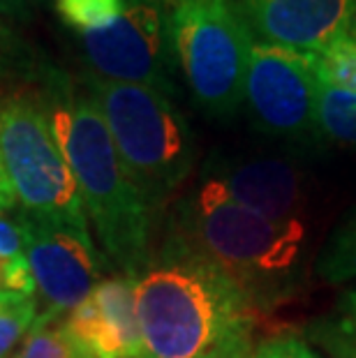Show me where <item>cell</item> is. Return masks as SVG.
<instances>
[{
    "label": "cell",
    "instance_id": "ba28073f",
    "mask_svg": "<svg viewBox=\"0 0 356 358\" xmlns=\"http://www.w3.org/2000/svg\"><path fill=\"white\" fill-rule=\"evenodd\" d=\"M317 97L320 79L308 53L255 42L243 106L262 134L290 143L317 136Z\"/></svg>",
    "mask_w": 356,
    "mask_h": 358
},
{
    "label": "cell",
    "instance_id": "277c9868",
    "mask_svg": "<svg viewBox=\"0 0 356 358\" xmlns=\"http://www.w3.org/2000/svg\"><path fill=\"white\" fill-rule=\"evenodd\" d=\"M81 83L102 111L127 176L148 210L160 213L194 166L197 143L185 113L171 95L139 83L90 72Z\"/></svg>",
    "mask_w": 356,
    "mask_h": 358
},
{
    "label": "cell",
    "instance_id": "5b68a950",
    "mask_svg": "<svg viewBox=\"0 0 356 358\" xmlns=\"http://www.w3.org/2000/svg\"><path fill=\"white\" fill-rule=\"evenodd\" d=\"M176 67L194 104L232 120L243 106L255 37L236 0H169Z\"/></svg>",
    "mask_w": 356,
    "mask_h": 358
},
{
    "label": "cell",
    "instance_id": "603a6c76",
    "mask_svg": "<svg viewBox=\"0 0 356 358\" xmlns=\"http://www.w3.org/2000/svg\"><path fill=\"white\" fill-rule=\"evenodd\" d=\"M44 0H0V10L12 17H26V14L35 12Z\"/></svg>",
    "mask_w": 356,
    "mask_h": 358
},
{
    "label": "cell",
    "instance_id": "3957f363",
    "mask_svg": "<svg viewBox=\"0 0 356 358\" xmlns=\"http://www.w3.org/2000/svg\"><path fill=\"white\" fill-rule=\"evenodd\" d=\"M169 231L215 262L262 310L290 292L308 238L303 220H271L206 176L176 206Z\"/></svg>",
    "mask_w": 356,
    "mask_h": 358
},
{
    "label": "cell",
    "instance_id": "44dd1931",
    "mask_svg": "<svg viewBox=\"0 0 356 358\" xmlns=\"http://www.w3.org/2000/svg\"><path fill=\"white\" fill-rule=\"evenodd\" d=\"M250 358H322L308 345L306 340H301L299 335L292 333H280L273 338L259 342Z\"/></svg>",
    "mask_w": 356,
    "mask_h": 358
},
{
    "label": "cell",
    "instance_id": "52a82bcc",
    "mask_svg": "<svg viewBox=\"0 0 356 358\" xmlns=\"http://www.w3.org/2000/svg\"><path fill=\"white\" fill-rule=\"evenodd\" d=\"M79 37L90 74L176 95L169 0H127L111 26Z\"/></svg>",
    "mask_w": 356,
    "mask_h": 358
},
{
    "label": "cell",
    "instance_id": "4fadbf2b",
    "mask_svg": "<svg viewBox=\"0 0 356 358\" xmlns=\"http://www.w3.org/2000/svg\"><path fill=\"white\" fill-rule=\"evenodd\" d=\"M308 338L331 358H356V280L308 326Z\"/></svg>",
    "mask_w": 356,
    "mask_h": 358
},
{
    "label": "cell",
    "instance_id": "9a60e30c",
    "mask_svg": "<svg viewBox=\"0 0 356 358\" xmlns=\"http://www.w3.org/2000/svg\"><path fill=\"white\" fill-rule=\"evenodd\" d=\"M317 139L356 148V93L327 88L320 83Z\"/></svg>",
    "mask_w": 356,
    "mask_h": 358
},
{
    "label": "cell",
    "instance_id": "e0dca14e",
    "mask_svg": "<svg viewBox=\"0 0 356 358\" xmlns=\"http://www.w3.org/2000/svg\"><path fill=\"white\" fill-rule=\"evenodd\" d=\"M308 56L322 86L356 93V33L340 37Z\"/></svg>",
    "mask_w": 356,
    "mask_h": 358
},
{
    "label": "cell",
    "instance_id": "ac0fdd59",
    "mask_svg": "<svg viewBox=\"0 0 356 358\" xmlns=\"http://www.w3.org/2000/svg\"><path fill=\"white\" fill-rule=\"evenodd\" d=\"M40 317L33 296L0 292V358H14Z\"/></svg>",
    "mask_w": 356,
    "mask_h": 358
},
{
    "label": "cell",
    "instance_id": "7a4b0ae2",
    "mask_svg": "<svg viewBox=\"0 0 356 358\" xmlns=\"http://www.w3.org/2000/svg\"><path fill=\"white\" fill-rule=\"evenodd\" d=\"M40 102L56 141L77 178L88 222L107 264L139 275L153 250V213L127 176L116 143L93 97L79 93L67 74L47 70Z\"/></svg>",
    "mask_w": 356,
    "mask_h": 358
},
{
    "label": "cell",
    "instance_id": "30bf717a",
    "mask_svg": "<svg viewBox=\"0 0 356 358\" xmlns=\"http://www.w3.org/2000/svg\"><path fill=\"white\" fill-rule=\"evenodd\" d=\"M255 42L313 53L356 26V0H236Z\"/></svg>",
    "mask_w": 356,
    "mask_h": 358
},
{
    "label": "cell",
    "instance_id": "d6986e66",
    "mask_svg": "<svg viewBox=\"0 0 356 358\" xmlns=\"http://www.w3.org/2000/svg\"><path fill=\"white\" fill-rule=\"evenodd\" d=\"M14 358H93L77 345L58 319L40 315Z\"/></svg>",
    "mask_w": 356,
    "mask_h": 358
},
{
    "label": "cell",
    "instance_id": "7402d4cb",
    "mask_svg": "<svg viewBox=\"0 0 356 358\" xmlns=\"http://www.w3.org/2000/svg\"><path fill=\"white\" fill-rule=\"evenodd\" d=\"M17 60H19L17 42H14L10 30L0 24V74L10 70L12 65H17Z\"/></svg>",
    "mask_w": 356,
    "mask_h": 358
},
{
    "label": "cell",
    "instance_id": "2e32d148",
    "mask_svg": "<svg viewBox=\"0 0 356 358\" xmlns=\"http://www.w3.org/2000/svg\"><path fill=\"white\" fill-rule=\"evenodd\" d=\"M317 275L333 285L356 280V208L340 222L317 259Z\"/></svg>",
    "mask_w": 356,
    "mask_h": 358
},
{
    "label": "cell",
    "instance_id": "d4e9b609",
    "mask_svg": "<svg viewBox=\"0 0 356 358\" xmlns=\"http://www.w3.org/2000/svg\"><path fill=\"white\" fill-rule=\"evenodd\" d=\"M352 33H356V26H354V30H352Z\"/></svg>",
    "mask_w": 356,
    "mask_h": 358
},
{
    "label": "cell",
    "instance_id": "8fae6325",
    "mask_svg": "<svg viewBox=\"0 0 356 358\" xmlns=\"http://www.w3.org/2000/svg\"><path fill=\"white\" fill-rule=\"evenodd\" d=\"M63 324L88 356L141 358L137 275L116 273L100 280Z\"/></svg>",
    "mask_w": 356,
    "mask_h": 358
},
{
    "label": "cell",
    "instance_id": "ffe728a7",
    "mask_svg": "<svg viewBox=\"0 0 356 358\" xmlns=\"http://www.w3.org/2000/svg\"><path fill=\"white\" fill-rule=\"evenodd\" d=\"M127 0H56V10L65 26L86 35L111 26L125 10Z\"/></svg>",
    "mask_w": 356,
    "mask_h": 358
},
{
    "label": "cell",
    "instance_id": "8992f818",
    "mask_svg": "<svg viewBox=\"0 0 356 358\" xmlns=\"http://www.w3.org/2000/svg\"><path fill=\"white\" fill-rule=\"evenodd\" d=\"M0 162L19 213L88 229L77 178L56 141L40 95L0 97Z\"/></svg>",
    "mask_w": 356,
    "mask_h": 358
},
{
    "label": "cell",
    "instance_id": "5bb4252c",
    "mask_svg": "<svg viewBox=\"0 0 356 358\" xmlns=\"http://www.w3.org/2000/svg\"><path fill=\"white\" fill-rule=\"evenodd\" d=\"M0 292L35 296V278L30 271L26 241L19 217L0 210Z\"/></svg>",
    "mask_w": 356,
    "mask_h": 358
},
{
    "label": "cell",
    "instance_id": "7c38bea8",
    "mask_svg": "<svg viewBox=\"0 0 356 358\" xmlns=\"http://www.w3.org/2000/svg\"><path fill=\"white\" fill-rule=\"evenodd\" d=\"M204 176L232 199L280 222L303 220V173L283 157H211Z\"/></svg>",
    "mask_w": 356,
    "mask_h": 358
},
{
    "label": "cell",
    "instance_id": "6da1fadb",
    "mask_svg": "<svg viewBox=\"0 0 356 358\" xmlns=\"http://www.w3.org/2000/svg\"><path fill=\"white\" fill-rule=\"evenodd\" d=\"M141 358H250L264 310L173 231L137 275Z\"/></svg>",
    "mask_w": 356,
    "mask_h": 358
},
{
    "label": "cell",
    "instance_id": "9c48e42d",
    "mask_svg": "<svg viewBox=\"0 0 356 358\" xmlns=\"http://www.w3.org/2000/svg\"><path fill=\"white\" fill-rule=\"evenodd\" d=\"M26 255L42 299L40 315L60 319L79 306L100 282L107 259L95 248L90 229L56 224L19 213Z\"/></svg>",
    "mask_w": 356,
    "mask_h": 358
},
{
    "label": "cell",
    "instance_id": "cb8c5ba5",
    "mask_svg": "<svg viewBox=\"0 0 356 358\" xmlns=\"http://www.w3.org/2000/svg\"><path fill=\"white\" fill-rule=\"evenodd\" d=\"M14 206H17V196H14V189L5 176L3 162H0V210H10Z\"/></svg>",
    "mask_w": 356,
    "mask_h": 358
}]
</instances>
